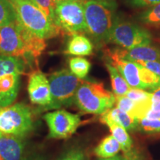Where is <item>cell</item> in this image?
<instances>
[{
    "mask_svg": "<svg viewBox=\"0 0 160 160\" xmlns=\"http://www.w3.org/2000/svg\"><path fill=\"white\" fill-rule=\"evenodd\" d=\"M48 80L53 109L74 104L76 93L82 79L73 75L70 70L62 69L51 73Z\"/></svg>",
    "mask_w": 160,
    "mask_h": 160,
    "instance_id": "cell-10",
    "label": "cell"
},
{
    "mask_svg": "<svg viewBox=\"0 0 160 160\" xmlns=\"http://www.w3.org/2000/svg\"><path fill=\"white\" fill-rule=\"evenodd\" d=\"M93 52V44L91 40L82 33L72 35L68 42L65 54L77 57L90 56Z\"/></svg>",
    "mask_w": 160,
    "mask_h": 160,
    "instance_id": "cell-16",
    "label": "cell"
},
{
    "mask_svg": "<svg viewBox=\"0 0 160 160\" xmlns=\"http://www.w3.org/2000/svg\"><path fill=\"white\" fill-rule=\"evenodd\" d=\"M137 19L145 25L160 28V3L142 12L138 15Z\"/></svg>",
    "mask_w": 160,
    "mask_h": 160,
    "instance_id": "cell-21",
    "label": "cell"
},
{
    "mask_svg": "<svg viewBox=\"0 0 160 160\" xmlns=\"http://www.w3.org/2000/svg\"><path fill=\"white\" fill-rule=\"evenodd\" d=\"M105 65L108 71L112 90H113V93L115 95V97L126 95L128 91L131 88V86L128 84L126 80L124 79L121 73L117 71V69L114 66L106 61Z\"/></svg>",
    "mask_w": 160,
    "mask_h": 160,
    "instance_id": "cell-17",
    "label": "cell"
},
{
    "mask_svg": "<svg viewBox=\"0 0 160 160\" xmlns=\"http://www.w3.org/2000/svg\"><path fill=\"white\" fill-rule=\"evenodd\" d=\"M121 146L112 135L107 136L94 148L95 155L99 159H108L115 157L121 151Z\"/></svg>",
    "mask_w": 160,
    "mask_h": 160,
    "instance_id": "cell-18",
    "label": "cell"
},
{
    "mask_svg": "<svg viewBox=\"0 0 160 160\" xmlns=\"http://www.w3.org/2000/svg\"><path fill=\"white\" fill-rule=\"evenodd\" d=\"M122 57L132 61L160 62V48L151 45L139 46L130 50L117 48Z\"/></svg>",
    "mask_w": 160,
    "mask_h": 160,
    "instance_id": "cell-14",
    "label": "cell"
},
{
    "mask_svg": "<svg viewBox=\"0 0 160 160\" xmlns=\"http://www.w3.org/2000/svg\"><path fill=\"white\" fill-rule=\"evenodd\" d=\"M116 97L102 82L83 80L78 88L74 104L86 113L102 115L115 105Z\"/></svg>",
    "mask_w": 160,
    "mask_h": 160,
    "instance_id": "cell-4",
    "label": "cell"
},
{
    "mask_svg": "<svg viewBox=\"0 0 160 160\" xmlns=\"http://www.w3.org/2000/svg\"><path fill=\"white\" fill-rule=\"evenodd\" d=\"M54 2V3L57 2H66V1H79V2H84L85 0H53Z\"/></svg>",
    "mask_w": 160,
    "mask_h": 160,
    "instance_id": "cell-34",
    "label": "cell"
},
{
    "mask_svg": "<svg viewBox=\"0 0 160 160\" xmlns=\"http://www.w3.org/2000/svg\"><path fill=\"white\" fill-rule=\"evenodd\" d=\"M12 5L17 19L33 34L45 40L59 35L60 30L57 26L31 0H18Z\"/></svg>",
    "mask_w": 160,
    "mask_h": 160,
    "instance_id": "cell-5",
    "label": "cell"
},
{
    "mask_svg": "<svg viewBox=\"0 0 160 160\" xmlns=\"http://www.w3.org/2000/svg\"><path fill=\"white\" fill-rule=\"evenodd\" d=\"M45 40L28 30L17 19L0 27V54L23 59L27 65L37 64L46 48Z\"/></svg>",
    "mask_w": 160,
    "mask_h": 160,
    "instance_id": "cell-1",
    "label": "cell"
},
{
    "mask_svg": "<svg viewBox=\"0 0 160 160\" xmlns=\"http://www.w3.org/2000/svg\"><path fill=\"white\" fill-rule=\"evenodd\" d=\"M99 1H111V0H99Z\"/></svg>",
    "mask_w": 160,
    "mask_h": 160,
    "instance_id": "cell-37",
    "label": "cell"
},
{
    "mask_svg": "<svg viewBox=\"0 0 160 160\" xmlns=\"http://www.w3.org/2000/svg\"><path fill=\"white\" fill-rule=\"evenodd\" d=\"M26 65L22 58L0 54V108L14 102Z\"/></svg>",
    "mask_w": 160,
    "mask_h": 160,
    "instance_id": "cell-6",
    "label": "cell"
},
{
    "mask_svg": "<svg viewBox=\"0 0 160 160\" xmlns=\"http://www.w3.org/2000/svg\"><path fill=\"white\" fill-rule=\"evenodd\" d=\"M27 89L31 103L45 109H53L49 80L45 73L39 70L31 72Z\"/></svg>",
    "mask_w": 160,
    "mask_h": 160,
    "instance_id": "cell-12",
    "label": "cell"
},
{
    "mask_svg": "<svg viewBox=\"0 0 160 160\" xmlns=\"http://www.w3.org/2000/svg\"><path fill=\"white\" fill-rule=\"evenodd\" d=\"M153 37L149 31L137 23L117 17L112 28L110 42L122 49L151 45Z\"/></svg>",
    "mask_w": 160,
    "mask_h": 160,
    "instance_id": "cell-8",
    "label": "cell"
},
{
    "mask_svg": "<svg viewBox=\"0 0 160 160\" xmlns=\"http://www.w3.org/2000/svg\"><path fill=\"white\" fill-rule=\"evenodd\" d=\"M151 109L160 111V87L151 91Z\"/></svg>",
    "mask_w": 160,
    "mask_h": 160,
    "instance_id": "cell-28",
    "label": "cell"
},
{
    "mask_svg": "<svg viewBox=\"0 0 160 160\" xmlns=\"http://www.w3.org/2000/svg\"><path fill=\"white\" fill-rule=\"evenodd\" d=\"M68 65L71 73L80 79L87 77L91 68V64L88 60L81 57L71 58Z\"/></svg>",
    "mask_w": 160,
    "mask_h": 160,
    "instance_id": "cell-20",
    "label": "cell"
},
{
    "mask_svg": "<svg viewBox=\"0 0 160 160\" xmlns=\"http://www.w3.org/2000/svg\"><path fill=\"white\" fill-rule=\"evenodd\" d=\"M58 160H87V156L82 149L75 148L66 151Z\"/></svg>",
    "mask_w": 160,
    "mask_h": 160,
    "instance_id": "cell-26",
    "label": "cell"
},
{
    "mask_svg": "<svg viewBox=\"0 0 160 160\" xmlns=\"http://www.w3.org/2000/svg\"><path fill=\"white\" fill-rule=\"evenodd\" d=\"M17 19V13L8 0H0V27L8 25Z\"/></svg>",
    "mask_w": 160,
    "mask_h": 160,
    "instance_id": "cell-22",
    "label": "cell"
},
{
    "mask_svg": "<svg viewBox=\"0 0 160 160\" xmlns=\"http://www.w3.org/2000/svg\"><path fill=\"white\" fill-rule=\"evenodd\" d=\"M137 131L146 134L160 133V120L151 119L144 117L139 121Z\"/></svg>",
    "mask_w": 160,
    "mask_h": 160,
    "instance_id": "cell-23",
    "label": "cell"
},
{
    "mask_svg": "<svg viewBox=\"0 0 160 160\" xmlns=\"http://www.w3.org/2000/svg\"><path fill=\"white\" fill-rule=\"evenodd\" d=\"M128 5L134 8H151L160 3V0H125Z\"/></svg>",
    "mask_w": 160,
    "mask_h": 160,
    "instance_id": "cell-27",
    "label": "cell"
},
{
    "mask_svg": "<svg viewBox=\"0 0 160 160\" xmlns=\"http://www.w3.org/2000/svg\"><path fill=\"white\" fill-rule=\"evenodd\" d=\"M33 127L32 112L25 104L0 108V131L3 134L23 138L33 131Z\"/></svg>",
    "mask_w": 160,
    "mask_h": 160,
    "instance_id": "cell-7",
    "label": "cell"
},
{
    "mask_svg": "<svg viewBox=\"0 0 160 160\" xmlns=\"http://www.w3.org/2000/svg\"><path fill=\"white\" fill-rule=\"evenodd\" d=\"M53 22L60 31L71 36L85 33L83 2L66 1L55 3Z\"/></svg>",
    "mask_w": 160,
    "mask_h": 160,
    "instance_id": "cell-9",
    "label": "cell"
},
{
    "mask_svg": "<svg viewBox=\"0 0 160 160\" xmlns=\"http://www.w3.org/2000/svg\"><path fill=\"white\" fill-rule=\"evenodd\" d=\"M3 135V133H2V132L1 131H0V137H2V136Z\"/></svg>",
    "mask_w": 160,
    "mask_h": 160,
    "instance_id": "cell-36",
    "label": "cell"
},
{
    "mask_svg": "<svg viewBox=\"0 0 160 160\" xmlns=\"http://www.w3.org/2000/svg\"><path fill=\"white\" fill-rule=\"evenodd\" d=\"M53 22L55 3L53 0H31Z\"/></svg>",
    "mask_w": 160,
    "mask_h": 160,
    "instance_id": "cell-25",
    "label": "cell"
},
{
    "mask_svg": "<svg viewBox=\"0 0 160 160\" xmlns=\"http://www.w3.org/2000/svg\"><path fill=\"white\" fill-rule=\"evenodd\" d=\"M105 59L114 66L131 88L153 91L160 87V77L137 62L122 57L117 48L106 51Z\"/></svg>",
    "mask_w": 160,
    "mask_h": 160,
    "instance_id": "cell-3",
    "label": "cell"
},
{
    "mask_svg": "<svg viewBox=\"0 0 160 160\" xmlns=\"http://www.w3.org/2000/svg\"><path fill=\"white\" fill-rule=\"evenodd\" d=\"M100 122L103 124L105 122H113L128 131H137L139 125V120L117 107L112 108L102 113Z\"/></svg>",
    "mask_w": 160,
    "mask_h": 160,
    "instance_id": "cell-15",
    "label": "cell"
},
{
    "mask_svg": "<svg viewBox=\"0 0 160 160\" xmlns=\"http://www.w3.org/2000/svg\"><path fill=\"white\" fill-rule=\"evenodd\" d=\"M43 119L48 128L49 139H68L74 134L82 123L79 115L64 109L45 113Z\"/></svg>",
    "mask_w": 160,
    "mask_h": 160,
    "instance_id": "cell-11",
    "label": "cell"
},
{
    "mask_svg": "<svg viewBox=\"0 0 160 160\" xmlns=\"http://www.w3.org/2000/svg\"><path fill=\"white\" fill-rule=\"evenodd\" d=\"M125 96L137 103L151 104V92L145 91V90L131 88Z\"/></svg>",
    "mask_w": 160,
    "mask_h": 160,
    "instance_id": "cell-24",
    "label": "cell"
},
{
    "mask_svg": "<svg viewBox=\"0 0 160 160\" xmlns=\"http://www.w3.org/2000/svg\"><path fill=\"white\" fill-rule=\"evenodd\" d=\"M87 33L96 44L110 42L112 28L117 17L116 5L111 1L85 0L83 2Z\"/></svg>",
    "mask_w": 160,
    "mask_h": 160,
    "instance_id": "cell-2",
    "label": "cell"
},
{
    "mask_svg": "<svg viewBox=\"0 0 160 160\" xmlns=\"http://www.w3.org/2000/svg\"><path fill=\"white\" fill-rule=\"evenodd\" d=\"M145 117L148 119L160 120V111H156L150 109L149 111L146 113Z\"/></svg>",
    "mask_w": 160,
    "mask_h": 160,
    "instance_id": "cell-30",
    "label": "cell"
},
{
    "mask_svg": "<svg viewBox=\"0 0 160 160\" xmlns=\"http://www.w3.org/2000/svg\"><path fill=\"white\" fill-rule=\"evenodd\" d=\"M25 160H48L45 156L40 153H33V154L28 156Z\"/></svg>",
    "mask_w": 160,
    "mask_h": 160,
    "instance_id": "cell-32",
    "label": "cell"
},
{
    "mask_svg": "<svg viewBox=\"0 0 160 160\" xmlns=\"http://www.w3.org/2000/svg\"><path fill=\"white\" fill-rule=\"evenodd\" d=\"M125 155L128 157V160H142L139 153H137V152L134 150H132L130 153Z\"/></svg>",
    "mask_w": 160,
    "mask_h": 160,
    "instance_id": "cell-31",
    "label": "cell"
},
{
    "mask_svg": "<svg viewBox=\"0 0 160 160\" xmlns=\"http://www.w3.org/2000/svg\"><path fill=\"white\" fill-rule=\"evenodd\" d=\"M8 1H9V2H11V3L12 4V3L15 2H17V1H18V0H8Z\"/></svg>",
    "mask_w": 160,
    "mask_h": 160,
    "instance_id": "cell-35",
    "label": "cell"
},
{
    "mask_svg": "<svg viewBox=\"0 0 160 160\" xmlns=\"http://www.w3.org/2000/svg\"><path fill=\"white\" fill-rule=\"evenodd\" d=\"M104 124L109 128L111 135L119 143L124 153L127 154L130 153L133 150V140L129 136L127 130L113 122H105Z\"/></svg>",
    "mask_w": 160,
    "mask_h": 160,
    "instance_id": "cell-19",
    "label": "cell"
},
{
    "mask_svg": "<svg viewBox=\"0 0 160 160\" xmlns=\"http://www.w3.org/2000/svg\"><path fill=\"white\" fill-rule=\"evenodd\" d=\"M135 62V61H134ZM137 63L148 68L154 73L155 74L160 77V62H147V61H137Z\"/></svg>",
    "mask_w": 160,
    "mask_h": 160,
    "instance_id": "cell-29",
    "label": "cell"
},
{
    "mask_svg": "<svg viewBox=\"0 0 160 160\" xmlns=\"http://www.w3.org/2000/svg\"><path fill=\"white\" fill-rule=\"evenodd\" d=\"M28 156L23 138L6 134L0 137V160H25Z\"/></svg>",
    "mask_w": 160,
    "mask_h": 160,
    "instance_id": "cell-13",
    "label": "cell"
},
{
    "mask_svg": "<svg viewBox=\"0 0 160 160\" xmlns=\"http://www.w3.org/2000/svg\"><path fill=\"white\" fill-rule=\"evenodd\" d=\"M99 160H128V157L126 155H117L108 159H99Z\"/></svg>",
    "mask_w": 160,
    "mask_h": 160,
    "instance_id": "cell-33",
    "label": "cell"
}]
</instances>
